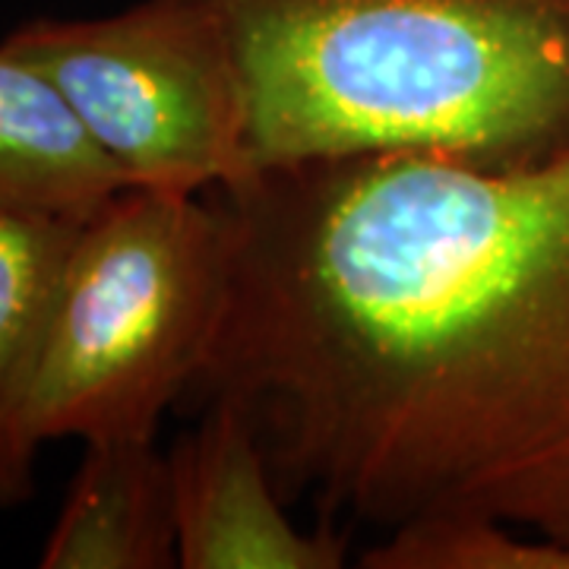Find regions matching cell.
I'll list each match as a JSON object with an SVG mask.
<instances>
[{"label":"cell","instance_id":"cell-5","mask_svg":"<svg viewBox=\"0 0 569 569\" xmlns=\"http://www.w3.org/2000/svg\"><path fill=\"white\" fill-rule=\"evenodd\" d=\"M200 421L168 449L178 567L342 569L351 535L291 519L260 430L234 402H203Z\"/></svg>","mask_w":569,"mask_h":569},{"label":"cell","instance_id":"cell-1","mask_svg":"<svg viewBox=\"0 0 569 569\" xmlns=\"http://www.w3.org/2000/svg\"><path fill=\"white\" fill-rule=\"evenodd\" d=\"M212 197L228 279L187 399L244 408L284 497L569 548V146L279 164Z\"/></svg>","mask_w":569,"mask_h":569},{"label":"cell","instance_id":"cell-3","mask_svg":"<svg viewBox=\"0 0 569 569\" xmlns=\"http://www.w3.org/2000/svg\"><path fill=\"white\" fill-rule=\"evenodd\" d=\"M228 228L216 197L123 187L77 228L41 329L26 443L159 437L216 339Z\"/></svg>","mask_w":569,"mask_h":569},{"label":"cell","instance_id":"cell-9","mask_svg":"<svg viewBox=\"0 0 569 569\" xmlns=\"http://www.w3.org/2000/svg\"><path fill=\"white\" fill-rule=\"evenodd\" d=\"M367 569H569V548L481 516L421 519L383 535Z\"/></svg>","mask_w":569,"mask_h":569},{"label":"cell","instance_id":"cell-2","mask_svg":"<svg viewBox=\"0 0 569 569\" xmlns=\"http://www.w3.org/2000/svg\"><path fill=\"white\" fill-rule=\"evenodd\" d=\"M234 54L253 171L569 146V0H197Z\"/></svg>","mask_w":569,"mask_h":569},{"label":"cell","instance_id":"cell-4","mask_svg":"<svg viewBox=\"0 0 569 569\" xmlns=\"http://www.w3.org/2000/svg\"><path fill=\"white\" fill-rule=\"evenodd\" d=\"M3 41L61 89L127 187L206 197L253 174L241 73L197 0L39 17Z\"/></svg>","mask_w":569,"mask_h":569},{"label":"cell","instance_id":"cell-6","mask_svg":"<svg viewBox=\"0 0 569 569\" xmlns=\"http://www.w3.org/2000/svg\"><path fill=\"white\" fill-rule=\"evenodd\" d=\"M39 567H178L171 468L156 437H108L82 443L80 466L44 538Z\"/></svg>","mask_w":569,"mask_h":569},{"label":"cell","instance_id":"cell-8","mask_svg":"<svg viewBox=\"0 0 569 569\" xmlns=\"http://www.w3.org/2000/svg\"><path fill=\"white\" fill-rule=\"evenodd\" d=\"M77 228L0 209V509L36 493L39 452L22 437V396Z\"/></svg>","mask_w":569,"mask_h":569},{"label":"cell","instance_id":"cell-7","mask_svg":"<svg viewBox=\"0 0 569 569\" xmlns=\"http://www.w3.org/2000/svg\"><path fill=\"white\" fill-rule=\"evenodd\" d=\"M123 187L61 89L0 39V209L86 222Z\"/></svg>","mask_w":569,"mask_h":569}]
</instances>
